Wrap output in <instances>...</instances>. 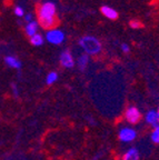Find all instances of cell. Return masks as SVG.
<instances>
[{
	"label": "cell",
	"instance_id": "5bb4252c",
	"mask_svg": "<svg viewBox=\"0 0 159 160\" xmlns=\"http://www.w3.org/2000/svg\"><path fill=\"white\" fill-rule=\"evenodd\" d=\"M57 80H58V73L55 72V71H51V72H49L47 75L46 82H47V85H52V83H55Z\"/></svg>",
	"mask_w": 159,
	"mask_h": 160
},
{
	"label": "cell",
	"instance_id": "277c9868",
	"mask_svg": "<svg viewBox=\"0 0 159 160\" xmlns=\"http://www.w3.org/2000/svg\"><path fill=\"white\" fill-rule=\"evenodd\" d=\"M125 119L128 121L129 123H132V125H136L140 121L141 119V113L138 110V108L136 107H129L127 108L126 111H125Z\"/></svg>",
	"mask_w": 159,
	"mask_h": 160
},
{
	"label": "cell",
	"instance_id": "6da1fadb",
	"mask_svg": "<svg viewBox=\"0 0 159 160\" xmlns=\"http://www.w3.org/2000/svg\"><path fill=\"white\" fill-rule=\"evenodd\" d=\"M38 21L45 29H54L56 20V5L52 1H45L38 9Z\"/></svg>",
	"mask_w": 159,
	"mask_h": 160
},
{
	"label": "cell",
	"instance_id": "7c38bea8",
	"mask_svg": "<svg viewBox=\"0 0 159 160\" xmlns=\"http://www.w3.org/2000/svg\"><path fill=\"white\" fill-rule=\"evenodd\" d=\"M88 62H89V57H88L87 53H84V55H81L78 58V67H79L80 70L86 69V67L88 66Z\"/></svg>",
	"mask_w": 159,
	"mask_h": 160
},
{
	"label": "cell",
	"instance_id": "9c48e42d",
	"mask_svg": "<svg viewBox=\"0 0 159 160\" xmlns=\"http://www.w3.org/2000/svg\"><path fill=\"white\" fill-rule=\"evenodd\" d=\"M5 62L7 66H9L10 68H13V69H20L21 68V62L13 56H7L5 58Z\"/></svg>",
	"mask_w": 159,
	"mask_h": 160
},
{
	"label": "cell",
	"instance_id": "4fadbf2b",
	"mask_svg": "<svg viewBox=\"0 0 159 160\" xmlns=\"http://www.w3.org/2000/svg\"><path fill=\"white\" fill-rule=\"evenodd\" d=\"M30 42L33 43V46H41L42 43H44V38H42L41 35H39V33H36L35 36H33V37H30Z\"/></svg>",
	"mask_w": 159,
	"mask_h": 160
},
{
	"label": "cell",
	"instance_id": "ffe728a7",
	"mask_svg": "<svg viewBox=\"0 0 159 160\" xmlns=\"http://www.w3.org/2000/svg\"><path fill=\"white\" fill-rule=\"evenodd\" d=\"M25 19H26V21H27V22H30V21H33V15H31V13H29V15L26 16Z\"/></svg>",
	"mask_w": 159,
	"mask_h": 160
},
{
	"label": "cell",
	"instance_id": "5b68a950",
	"mask_svg": "<svg viewBox=\"0 0 159 160\" xmlns=\"http://www.w3.org/2000/svg\"><path fill=\"white\" fill-rule=\"evenodd\" d=\"M118 136H119V139L121 140L122 142H131V141H134L136 139L137 132L136 130L132 129V128L125 127L119 130Z\"/></svg>",
	"mask_w": 159,
	"mask_h": 160
},
{
	"label": "cell",
	"instance_id": "d6986e66",
	"mask_svg": "<svg viewBox=\"0 0 159 160\" xmlns=\"http://www.w3.org/2000/svg\"><path fill=\"white\" fill-rule=\"evenodd\" d=\"M13 95H15L16 97H18V95H19V91H18L17 86H16V85H13Z\"/></svg>",
	"mask_w": 159,
	"mask_h": 160
},
{
	"label": "cell",
	"instance_id": "9a60e30c",
	"mask_svg": "<svg viewBox=\"0 0 159 160\" xmlns=\"http://www.w3.org/2000/svg\"><path fill=\"white\" fill-rule=\"evenodd\" d=\"M151 141L155 143H159V127H156L151 133Z\"/></svg>",
	"mask_w": 159,
	"mask_h": 160
},
{
	"label": "cell",
	"instance_id": "7a4b0ae2",
	"mask_svg": "<svg viewBox=\"0 0 159 160\" xmlns=\"http://www.w3.org/2000/svg\"><path fill=\"white\" fill-rule=\"evenodd\" d=\"M79 45L87 55H97L101 50V43L97 38L92 36H85L79 40Z\"/></svg>",
	"mask_w": 159,
	"mask_h": 160
},
{
	"label": "cell",
	"instance_id": "52a82bcc",
	"mask_svg": "<svg viewBox=\"0 0 159 160\" xmlns=\"http://www.w3.org/2000/svg\"><path fill=\"white\" fill-rule=\"evenodd\" d=\"M145 120L147 123L151 125L154 128L159 127V113L155 110H150L145 116Z\"/></svg>",
	"mask_w": 159,
	"mask_h": 160
},
{
	"label": "cell",
	"instance_id": "8fae6325",
	"mask_svg": "<svg viewBox=\"0 0 159 160\" xmlns=\"http://www.w3.org/2000/svg\"><path fill=\"white\" fill-rule=\"evenodd\" d=\"M26 33H27L29 37H33L37 33V30H38V22L37 21H30V22L27 23L26 26Z\"/></svg>",
	"mask_w": 159,
	"mask_h": 160
},
{
	"label": "cell",
	"instance_id": "44dd1931",
	"mask_svg": "<svg viewBox=\"0 0 159 160\" xmlns=\"http://www.w3.org/2000/svg\"><path fill=\"white\" fill-rule=\"evenodd\" d=\"M157 112H158V113H159V107H158V111H157Z\"/></svg>",
	"mask_w": 159,
	"mask_h": 160
},
{
	"label": "cell",
	"instance_id": "e0dca14e",
	"mask_svg": "<svg viewBox=\"0 0 159 160\" xmlns=\"http://www.w3.org/2000/svg\"><path fill=\"white\" fill-rule=\"evenodd\" d=\"M130 27L134 28V29H138V28L142 27L141 23L139 21H137V20H134V21H130Z\"/></svg>",
	"mask_w": 159,
	"mask_h": 160
},
{
	"label": "cell",
	"instance_id": "3957f363",
	"mask_svg": "<svg viewBox=\"0 0 159 160\" xmlns=\"http://www.w3.org/2000/svg\"><path fill=\"white\" fill-rule=\"evenodd\" d=\"M46 39L52 45H60L65 40V33L59 29H50L46 35Z\"/></svg>",
	"mask_w": 159,
	"mask_h": 160
},
{
	"label": "cell",
	"instance_id": "30bf717a",
	"mask_svg": "<svg viewBox=\"0 0 159 160\" xmlns=\"http://www.w3.org/2000/svg\"><path fill=\"white\" fill-rule=\"evenodd\" d=\"M121 160H139V152L136 148H130L124 155Z\"/></svg>",
	"mask_w": 159,
	"mask_h": 160
},
{
	"label": "cell",
	"instance_id": "2e32d148",
	"mask_svg": "<svg viewBox=\"0 0 159 160\" xmlns=\"http://www.w3.org/2000/svg\"><path fill=\"white\" fill-rule=\"evenodd\" d=\"M15 13L18 17H23V16H25V11H23V9L20 7V6H17V7L15 8Z\"/></svg>",
	"mask_w": 159,
	"mask_h": 160
},
{
	"label": "cell",
	"instance_id": "ba28073f",
	"mask_svg": "<svg viewBox=\"0 0 159 160\" xmlns=\"http://www.w3.org/2000/svg\"><path fill=\"white\" fill-rule=\"evenodd\" d=\"M101 12L105 17H107L108 19H111V20H115L118 18V12L114 8L111 7H108V6H102L101 7Z\"/></svg>",
	"mask_w": 159,
	"mask_h": 160
},
{
	"label": "cell",
	"instance_id": "8992f818",
	"mask_svg": "<svg viewBox=\"0 0 159 160\" xmlns=\"http://www.w3.org/2000/svg\"><path fill=\"white\" fill-rule=\"evenodd\" d=\"M60 63H61V66L67 68V69H70V68L75 66L74 57H72V55L68 50H65L64 52H61V55H60Z\"/></svg>",
	"mask_w": 159,
	"mask_h": 160
},
{
	"label": "cell",
	"instance_id": "ac0fdd59",
	"mask_svg": "<svg viewBox=\"0 0 159 160\" xmlns=\"http://www.w3.org/2000/svg\"><path fill=\"white\" fill-rule=\"evenodd\" d=\"M121 50L124 51V52H129V46L127 45V43H122L121 45Z\"/></svg>",
	"mask_w": 159,
	"mask_h": 160
}]
</instances>
